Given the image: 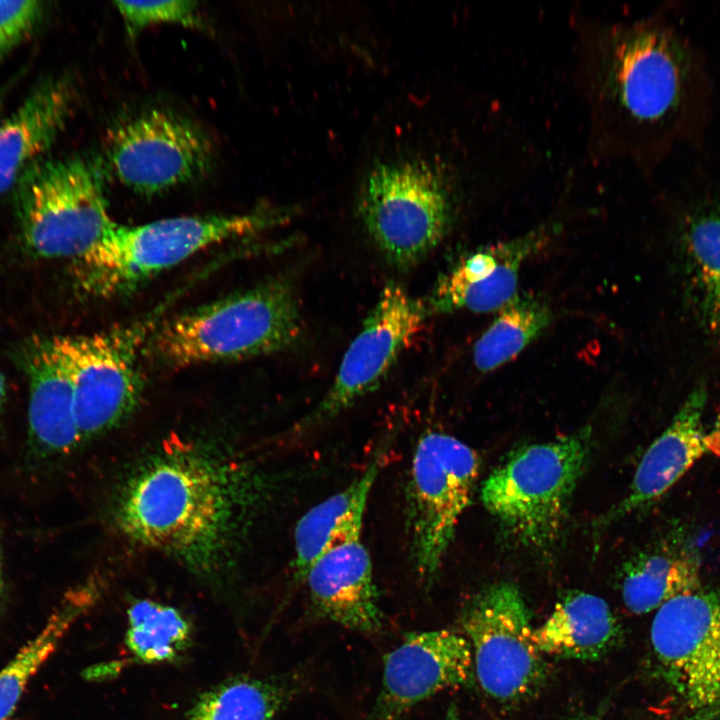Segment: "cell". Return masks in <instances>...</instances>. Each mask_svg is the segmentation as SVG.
Returning a JSON list of instances; mask_svg holds the SVG:
<instances>
[{
	"instance_id": "obj_5",
	"label": "cell",
	"mask_w": 720,
	"mask_h": 720,
	"mask_svg": "<svg viewBox=\"0 0 720 720\" xmlns=\"http://www.w3.org/2000/svg\"><path fill=\"white\" fill-rule=\"evenodd\" d=\"M590 451L588 427L521 447L485 480L482 502L515 541L546 548L560 536Z\"/></svg>"
},
{
	"instance_id": "obj_11",
	"label": "cell",
	"mask_w": 720,
	"mask_h": 720,
	"mask_svg": "<svg viewBox=\"0 0 720 720\" xmlns=\"http://www.w3.org/2000/svg\"><path fill=\"white\" fill-rule=\"evenodd\" d=\"M146 330L144 324L52 337L72 387L82 441L111 430L135 409L143 387L138 360Z\"/></svg>"
},
{
	"instance_id": "obj_4",
	"label": "cell",
	"mask_w": 720,
	"mask_h": 720,
	"mask_svg": "<svg viewBox=\"0 0 720 720\" xmlns=\"http://www.w3.org/2000/svg\"><path fill=\"white\" fill-rule=\"evenodd\" d=\"M102 172L85 156L44 157L12 189L18 236L37 258L83 257L114 223Z\"/></svg>"
},
{
	"instance_id": "obj_9",
	"label": "cell",
	"mask_w": 720,
	"mask_h": 720,
	"mask_svg": "<svg viewBox=\"0 0 720 720\" xmlns=\"http://www.w3.org/2000/svg\"><path fill=\"white\" fill-rule=\"evenodd\" d=\"M654 672L685 720L720 719V586L700 587L661 605L650 629Z\"/></svg>"
},
{
	"instance_id": "obj_33",
	"label": "cell",
	"mask_w": 720,
	"mask_h": 720,
	"mask_svg": "<svg viewBox=\"0 0 720 720\" xmlns=\"http://www.w3.org/2000/svg\"><path fill=\"white\" fill-rule=\"evenodd\" d=\"M6 396H7L6 380H5V377L2 374V372L0 371V416L4 409V405L6 402Z\"/></svg>"
},
{
	"instance_id": "obj_32",
	"label": "cell",
	"mask_w": 720,
	"mask_h": 720,
	"mask_svg": "<svg viewBox=\"0 0 720 720\" xmlns=\"http://www.w3.org/2000/svg\"><path fill=\"white\" fill-rule=\"evenodd\" d=\"M6 595V584H5V577H4V570H3V559H2V552L0 547V609L4 603Z\"/></svg>"
},
{
	"instance_id": "obj_3",
	"label": "cell",
	"mask_w": 720,
	"mask_h": 720,
	"mask_svg": "<svg viewBox=\"0 0 720 720\" xmlns=\"http://www.w3.org/2000/svg\"><path fill=\"white\" fill-rule=\"evenodd\" d=\"M301 332L294 288L278 278L175 317L155 334L153 349L168 365L186 367L281 351Z\"/></svg>"
},
{
	"instance_id": "obj_23",
	"label": "cell",
	"mask_w": 720,
	"mask_h": 720,
	"mask_svg": "<svg viewBox=\"0 0 720 720\" xmlns=\"http://www.w3.org/2000/svg\"><path fill=\"white\" fill-rule=\"evenodd\" d=\"M304 674L237 675L199 695L183 720H273L304 688Z\"/></svg>"
},
{
	"instance_id": "obj_15",
	"label": "cell",
	"mask_w": 720,
	"mask_h": 720,
	"mask_svg": "<svg viewBox=\"0 0 720 720\" xmlns=\"http://www.w3.org/2000/svg\"><path fill=\"white\" fill-rule=\"evenodd\" d=\"M557 227L543 224L466 256L439 280L426 304L428 312L498 311L517 294L523 264L544 248Z\"/></svg>"
},
{
	"instance_id": "obj_2",
	"label": "cell",
	"mask_w": 720,
	"mask_h": 720,
	"mask_svg": "<svg viewBox=\"0 0 720 720\" xmlns=\"http://www.w3.org/2000/svg\"><path fill=\"white\" fill-rule=\"evenodd\" d=\"M237 488L202 457L162 456L128 483L118 522L135 542L208 570L223 552L243 498Z\"/></svg>"
},
{
	"instance_id": "obj_30",
	"label": "cell",
	"mask_w": 720,
	"mask_h": 720,
	"mask_svg": "<svg viewBox=\"0 0 720 720\" xmlns=\"http://www.w3.org/2000/svg\"><path fill=\"white\" fill-rule=\"evenodd\" d=\"M705 319L720 332V286L701 292Z\"/></svg>"
},
{
	"instance_id": "obj_29",
	"label": "cell",
	"mask_w": 720,
	"mask_h": 720,
	"mask_svg": "<svg viewBox=\"0 0 720 720\" xmlns=\"http://www.w3.org/2000/svg\"><path fill=\"white\" fill-rule=\"evenodd\" d=\"M47 13L43 1H0V61L40 29Z\"/></svg>"
},
{
	"instance_id": "obj_22",
	"label": "cell",
	"mask_w": 720,
	"mask_h": 720,
	"mask_svg": "<svg viewBox=\"0 0 720 720\" xmlns=\"http://www.w3.org/2000/svg\"><path fill=\"white\" fill-rule=\"evenodd\" d=\"M532 637L543 654L596 661L622 643L624 631L604 599L574 591L556 604L550 617L533 630Z\"/></svg>"
},
{
	"instance_id": "obj_13",
	"label": "cell",
	"mask_w": 720,
	"mask_h": 720,
	"mask_svg": "<svg viewBox=\"0 0 720 720\" xmlns=\"http://www.w3.org/2000/svg\"><path fill=\"white\" fill-rule=\"evenodd\" d=\"M427 314L425 303L412 297L399 284H387L346 349L325 396L297 423L295 432H304L331 420L374 390L422 331Z\"/></svg>"
},
{
	"instance_id": "obj_8",
	"label": "cell",
	"mask_w": 720,
	"mask_h": 720,
	"mask_svg": "<svg viewBox=\"0 0 720 720\" xmlns=\"http://www.w3.org/2000/svg\"><path fill=\"white\" fill-rule=\"evenodd\" d=\"M459 622L472 649L475 678L488 696L513 706L542 691L548 665L533 640L530 611L517 586L486 587L464 605Z\"/></svg>"
},
{
	"instance_id": "obj_16",
	"label": "cell",
	"mask_w": 720,
	"mask_h": 720,
	"mask_svg": "<svg viewBox=\"0 0 720 720\" xmlns=\"http://www.w3.org/2000/svg\"><path fill=\"white\" fill-rule=\"evenodd\" d=\"M304 583L320 617L366 634L382 631L383 614L372 562L360 538L323 554L308 571Z\"/></svg>"
},
{
	"instance_id": "obj_19",
	"label": "cell",
	"mask_w": 720,
	"mask_h": 720,
	"mask_svg": "<svg viewBox=\"0 0 720 720\" xmlns=\"http://www.w3.org/2000/svg\"><path fill=\"white\" fill-rule=\"evenodd\" d=\"M74 88L62 76L40 80L0 124V196L12 190L32 164L47 157L74 103Z\"/></svg>"
},
{
	"instance_id": "obj_24",
	"label": "cell",
	"mask_w": 720,
	"mask_h": 720,
	"mask_svg": "<svg viewBox=\"0 0 720 720\" xmlns=\"http://www.w3.org/2000/svg\"><path fill=\"white\" fill-rule=\"evenodd\" d=\"M552 320V309L543 298L517 293L475 342V367L490 372L508 363L541 336Z\"/></svg>"
},
{
	"instance_id": "obj_25",
	"label": "cell",
	"mask_w": 720,
	"mask_h": 720,
	"mask_svg": "<svg viewBox=\"0 0 720 720\" xmlns=\"http://www.w3.org/2000/svg\"><path fill=\"white\" fill-rule=\"evenodd\" d=\"M90 594V589L83 586L66 595L41 630L0 668V720H8L14 714L30 680L88 606Z\"/></svg>"
},
{
	"instance_id": "obj_12",
	"label": "cell",
	"mask_w": 720,
	"mask_h": 720,
	"mask_svg": "<svg viewBox=\"0 0 720 720\" xmlns=\"http://www.w3.org/2000/svg\"><path fill=\"white\" fill-rule=\"evenodd\" d=\"M107 158L117 179L144 195L192 182L211 167L213 148L191 121L151 109L120 123L107 141Z\"/></svg>"
},
{
	"instance_id": "obj_14",
	"label": "cell",
	"mask_w": 720,
	"mask_h": 720,
	"mask_svg": "<svg viewBox=\"0 0 720 720\" xmlns=\"http://www.w3.org/2000/svg\"><path fill=\"white\" fill-rule=\"evenodd\" d=\"M467 638L450 629L414 631L384 656L382 684L370 720H403L439 691L475 680Z\"/></svg>"
},
{
	"instance_id": "obj_21",
	"label": "cell",
	"mask_w": 720,
	"mask_h": 720,
	"mask_svg": "<svg viewBox=\"0 0 720 720\" xmlns=\"http://www.w3.org/2000/svg\"><path fill=\"white\" fill-rule=\"evenodd\" d=\"M383 444L364 472L341 491L311 507L298 520L294 531L293 578L304 582L312 565L330 549L359 539L369 494L386 457Z\"/></svg>"
},
{
	"instance_id": "obj_20",
	"label": "cell",
	"mask_w": 720,
	"mask_h": 720,
	"mask_svg": "<svg viewBox=\"0 0 720 720\" xmlns=\"http://www.w3.org/2000/svg\"><path fill=\"white\" fill-rule=\"evenodd\" d=\"M700 587L699 552L680 526L663 532L622 569L623 602L634 614L651 612Z\"/></svg>"
},
{
	"instance_id": "obj_28",
	"label": "cell",
	"mask_w": 720,
	"mask_h": 720,
	"mask_svg": "<svg viewBox=\"0 0 720 720\" xmlns=\"http://www.w3.org/2000/svg\"><path fill=\"white\" fill-rule=\"evenodd\" d=\"M114 5L131 35L157 23L190 28H203L205 25L197 3L193 1H115Z\"/></svg>"
},
{
	"instance_id": "obj_7",
	"label": "cell",
	"mask_w": 720,
	"mask_h": 720,
	"mask_svg": "<svg viewBox=\"0 0 720 720\" xmlns=\"http://www.w3.org/2000/svg\"><path fill=\"white\" fill-rule=\"evenodd\" d=\"M439 166L422 159L376 164L362 185L358 210L385 259L407 269L444 239L455 216V190Z\"/></svg>"
},
{
	"instance_id": "obj_35",
	"label": "cell",
	"mask_w": 720,
	"mask_h": 720,
	"mask_svg": "<svg viewBox=\"0 0 720 720\" xmlns=\"http://www.w3.org/2000/svg\"><path fill=\"white\" fill-rule=\"evenodd\" d=\"M440 720H462V719L459 715L457 706L454 703H452L450 705V707L447 709L445 715Z\"/></svg>"
},
{
	"instance_id": "obj_34",
	"label": "cell",
	"mask_w": 720,
	"mask_h": 720,
	"mask_svg": "<svg viewBox=\"0 0 720 720\" xmlns=\"http://www.w3.org/2000/svg\"><path fill=\"white\" fill-rule=\"evenodd\" d=\"M12 87V82L7 83L3 87L0 88V124L2 123V114L4 110V105L6 98L8 96L9 90Z\"/></svg>"
},
{
	"instance_id": "obj_31",
	"label": "cell",
	"mask_w": 720,
	"mask_h": 720,
	"mask_svg": "<svg viewBox=\"0 0 720 720\" xmlns=\"http://www.w3.org/2000/svg\"><path fill=\"white\" fill-rule=\"evenodd\" d=\"M705 446L707 452L720 457V409L716 415L712 428L705 434Z\"/></svg>"
},
{
	"instance_id": "obj_36",
	"label": "cell",
	"mask_w": 720,
	"mask_h": 720,
	"mask_svg": "<svg viewBox=\"0 0 720 720\" xmlns=\"http://www.w3.org/2000/svg\"><path fill=\"white\" fill-rule=\"evenodd\" d=\"M567 720H600V719L594 715L579 714V715H574V716L568 718Z\"/></svg>"
},
{
	"instance_id": "obj_10",
	"label": "cell",
	"mask_w": 720,
	"mask_h": 720,
	"mask_svg": "<svg viewBox=\"0 0 720 720\" xmlns=\"http://www.w3.org/2000/svg\"><path fill=\"white\" fill-rule=\"evenodd\" d=\"M479 469L476 452L456 437L430 431L418 439L407 487V528L419 580L437 578Z\"/></svg>"
},
{
	"instance_id": "obj_6",
	"label": "cell",
	"mask_w": 720,
	"mask_h": 720,
	"mask_svg": "<svg viewBox=\"0 0 720 720\" xmlns=\"http://www.w3.org/2000/svg\"><path fill=\"white\" fill-rule=\"evenodd\" d=\"M266 223L259 214L181 216L136 226L113 223L73 261L76 283L96 298L127 293L199 251L256 232Z\"/></svg>"
},
{
	"instance_id": "obj_1",
	"label": "cell",
	"mask_w": 720,
	"mask_h": 720,
	"mask_svg": "<svg viewBox=\"0 0 720 720\" xmlns=\"http://www.w3.org/2000/svg\"><path fill=\"white\" fill-rule=\"evenodd\" d=\"M574 83L587 111L593 160H642L680 115L691 62L679 35L656 17L603 20L574 14Z\"/></svg>"
},
{
	"instance_id": "obj_18",
	"label": "cell",
	"mask_w": 720,
	"mask_h": 720,
	"mask_svg": "<svg viewBox=\"0 0 720 720\" xmlns=\"http://www.w3.org/2000/svg\"><path fill=\"white\" fill-rule=\"evenodd\" d=\"M16 352L29 382L30 446L45 457L72 451L82 439L74 417L72 387L52 337H31Z\"/></svg>"
},
{
	"instance_id": "obj_27",
	"label": "cell",
	"mask_w": 720,
	"mask_h": 720,
	"mask_svg": "<svg viewBox=\"0 0 720 720\" xmlns=\"http://www.w3.org/2000/svg\"><path fill=\"white\" fill-rule=\"evenodd\" d=\"M685 242L701 290L720 286V202L696 209L685 226Z\"/></svg>"
},
{
	"instance_id": "obj_26",
	"label": "cell",
	"mask_w": 720,
	"mask_h": 720,
	"mask_svg": "<svg viewBox=\"0 0 720 720\" xmlns=\"http://www.w3.org/2000/svg\"><path fill=\"white\" fill-rule=\"evenodd\" d=\"M127 618L125 643L138 662L175 661L192 643V625L175 607L140 599L130 605Z\"/></svg>"
},
{
	"instance_id": "obj_17",
	"label": "cell",
	"mask_w": 720,
	"mask_h": 720,
	"mask_svg": "<svg viewBox=\"0 0 720 720\" xmlns=\"http://www.w3.org/2000/svg\"><path fill=\"white\" fill-rule=\"evenodd\" d=\"M707 402L703 384L682 403L669 426L644 453L626 496L601 520H619L667 492L707 452L702 416Z\"/></svg>"
}]
</instances>
